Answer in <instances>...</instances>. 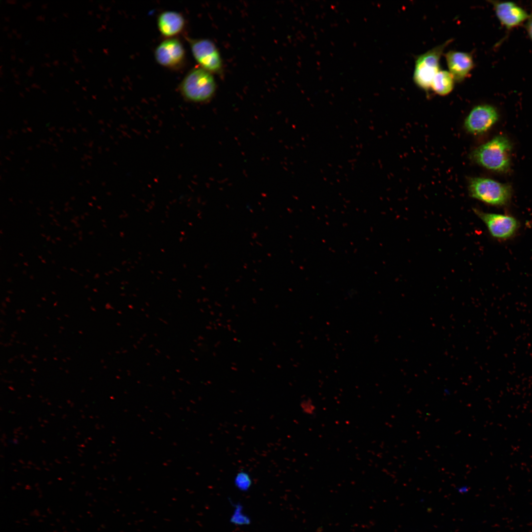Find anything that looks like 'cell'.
Segmentation results:
<instances>
[{"instance_id":"cell-9","label":"cell","mask_w":532,"mask_h":532,"mask_svg":"<svg viewBox=\"0 0 532 532\" xmlns=\"http://www.w3.org/2000/svg\"><path fill=\"white\" fill-rule=\"evenodd\" d=\"M157 62L163 66L173 68L180 66L185 59V50L176 38H168L161 42L155 50Z\"/></svg>"},{"instance_id":"cell-16","label":"cell","mask_w":532,"mask_h":532,"mask_svg":"<svg viewBox=\"0 0 532 532\" xmlns=\"http://www.w3.org/2000/svg\"><path fill=\"white\" fill-rule=\"evenodd\" d=\"M525 28L530 39L532 42V8L529 17L525 23Z\"/></svg>"},{"instance_id":"cell-15","label":"cell","mask_w":532,"mask_h":532,"mask_svg":"<svg viewBox=\"0 0 532 532\" xmlns=\"http://www.w3.org/2000/svg\"><path fill=\"white\" fill-rule=\"evenodd\" d=\"M300 408L302 412L309 416L315 414L316 410V406L313 401L310 398H306L302 399L300 404Z\"/></svg>"},{"instance_id":"cell-8","label":"cell","mask_w":532,"mask_h":532,"mask_svg":"<svg viewBox=\"0 0 532 532\" xmlns=\"http://www.w3.org/2000/svg\"><path fill=\"white\" fill-rule=\"evenodd\" d=\"M500 24L509 32L514 28L525 23L529 13L513 1L489 0Z\"/></svg>"},{"instance_id":"cell-6","label":"cell","mask_w":532,"mask_h":532,"mask_svg":"<svg viewBox=\"0 0 532 532\" xmlns=\"http://www.w3.org/2000/svg\"><path fill=\"white\" fill-rule=\"evenodd\" d=\"M190 44L193 56L200 67L212 73L222 71V59L212 41L206 38L193 39L190 41Z\"/></svg>"},{"instance_id":"cell-10","label":"cell","mask_w":532,"mask_h":532,"mask_svg":"<svg viewBox=\"0 0 532 532\" xmlns=\"http://www.w3.org/2000/svg\"><path fill=\"white\" fill-rule=\"evenodd\" d=\"M445 56L449 71L456 82L464 81L474 66L472 56L469 53L450 50Z\"/></svg>"},{"instance_id":"cell-3","label":"cell","mask_w":532,"mask_h":532,"mask_svg":"<svg viewBox=\"0 0 532 532\" xmlns=\"http://www.w3.org/2000/svg\"><path fill=\"white\" fill-rule=\"evenodd\" d=\"M470 197L493 206L507 205L512 196L511 186L485 177H471L468 180Z\"/></svg>"},{"instance_id":"cell-7","label":"cell","mask_w":532,"mask_h":532,"mask_svg":"<svg viewBox=\"0 0 532 532\" xmlns=\"http://www.w3.org/2000/svg\"><path fill=\"white\" fill-rule=\"evenodd\" d=\"M499 113L495 107L488 104L474 107L464 122L465 130L472 134H480L488 131L498 121Z\"/></svg>"},{"instance_id":"cell-5","label":"cell","mask_w":532,"mask_h":532,"mask_svg":"<svg viewBox=\"0 0 532 532\" xmlns=\"http://www.w3.org/2000/svg\"><path fill=\"white\" fill-rule=\"evenodd\" d=\"M473 210L486 226L491 235L498 239L506 240L512 237L519 228V221L513 216L485 212L476 208Z\"/></svg>"},{"instance_id":"cell-11","label":"cell","mask_w":532,"mask_h":532,"mask_svg":"<svg viewBox=\"0 0 532 532\" xmlns=\"http://www.w3.org/2000/svg\"><path fill=\"white\" fill-rule=\"evenodd\" d=\"M157 24L158 29L163 35L172 38L183 30L185 19L179 12L165 11L158 16Z\"/></svg>"},{"instance_id":"cell-2","label":"cell","mask_w":532,"mask_h":532,"mask_svg":"<svg viewBox=\"0 0 532 532\" xmlns=\"http://www.w3.org/2000/svg\"><path fill=\"white\" fill-rule=\"evenodd\" d=\"M180 91L187 100L195 103L209 101L214 96L217 85L212 73L201 67L190 70L182 80Z\"/></svg>"},{"instance_id":"cell-12","label":"cell","mask_w":532,"mask_h":532,"mask_svg":"<svg viewBox=\"0 0 532 532\" xmlns=\"http://www.w3.org/2000/svg\"><path fill=\"white\" fill-rule=\"evenodd\" d=\"M455 81L449 71L440 70L432 79L431 88L439 96H446L453 90Z\"/></svg>"},{"instance_id":"cell-14","label":"cell","mask_w":532,"mask_h":532,"mask_svg":"<svg viewBox=\"0 0 532 532\" xmlns=\"http://www.w3.org/2000/svg\"><path fill=\"white\" fill-rule=\"evenodd\" d=\"M234 484L239 491L247 492L252 485V480L247 474L244 472H240L235 478Z\"/></svg>"},{"instance_id":"cell-4","label":"cell","mask_w":532,"mask_h":532,"mask_svg":"<svg viewBox=\"0 0 532 532\" xmlns=\"http://www.w3.org/2000/svg\"><path fill=\"white\" fill-rule=\"evenodd\" d=\"M452 39H449L418 56L415 61L413 80L421 89L428 91L436 74L440 70L439 61L446 47Z\"/></svg>"},{"instance_id":"cell-1","label":"cell","mask_w":532,"mask_h":532,"mask_svg":"<svg viewBox=\"0 0 532 532\" xmlns=\"http://www.w3.org/2000/svg\"><path fill=\"white\" fill-rule=\"evenodd\" d=\"M511 150L509 139L504 135H498L474 149L470 157L488 170L504 173L510 167Z\"/></svg>"},{"instance_id":"cell-17","label":"cell","mask_w":532,"mask_h":532,"mask_svg":"<svg viewBox=\"0 0 532 532\" xmlns=\"http://www.w3.org/2000/svg\"><path fill=\"white\" fill-rule=\"evenodd\" d=\"M457 492L460 494H465L468 492L469 487L467 485H462L456 488Z\"/></svg>"},{"instance_id":"cell-13","label":"cell","mask_w":532,"mask_h":532,"mask_svg":"<svg viewBox=\"0 0 532 532\" xmlns=\"http://www.w3.org/2000/svg\"><path fill=\"white\" fill-rule=\"evenodd\" d=\"M233 509L230 518V523L237 526H245L250 524L251 521L250 517L243 510V505L239 503L232 502Z\"/></svg>"}]
</instances>
